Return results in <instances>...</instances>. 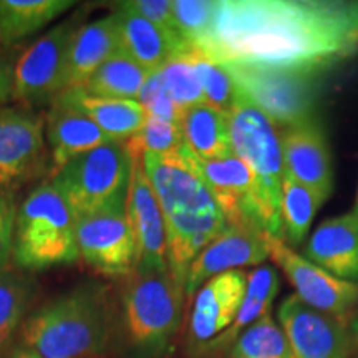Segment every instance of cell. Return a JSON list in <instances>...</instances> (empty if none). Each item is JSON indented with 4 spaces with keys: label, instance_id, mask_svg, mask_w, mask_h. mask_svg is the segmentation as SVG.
I'll use <instances>...</instances> for the list:
<instances>
[{
    "label": "cell",
    "instance_id": "1",
    "mask_svg": "<svg viewBox=\"0 0 358 358\" xmlns=\"http://www.w3.org/2000/svg\"><path fill=\"white\" fill-rule=\"evenodd\" d=\"M198 48L222 64L319 75L358 50V2L224 0Z\"/></svg>",
    "mask_w": 358,
    "mask_h": 358
},
{
    "label": "cell",
    "instance_id": "2",
    "mask_svg": "<svg viewBox=\"0 0 358 358\" xmlns=\"http://www.w3.org/2000/svg\"><path fill=\"white\" fill-rule=\"evenodd\" d=\"M120 310L110 289L85 282L34 310L17 334V347L38 358L108 355L118 340Z\"/></svg>",
    "mask_w": 358,
    "mask_h": 358
},
{
    "label": "cell",
    "instance_id": "3",
    "mask_svg": "<svg viewBox=\"0 0 358 358\" xmlns=\"http://www.w3.org/2000/svg\"><path fill=\"white\" fill-rule=\"evenodd\" d=\"M143 166L166 224L168 267L185 282L191 262L227 227L211 191L181 156L146 155Z\"/></svg>",
    "mask_w": 358,
    "mask_h": 358
},
{
    "label": "cell",
    "instance_id": "4",
    "mask_svg": "<svg viewBox=\"0 0 358 358\" xmlns=\"http://www.w3.org/2000/svg\"><path fill=\"white\" fill-rule=\"evenodd\" d=\"M185 282L171 271H134L120 294L118 338L133 358H156L171 345L182 320Z\"/></svg>",
    "mask_w": 358,
    "mask_h": 358
},
{
    "label": "cell",
    "instance_id": "5",
    "mask_svg": "<svg viewBox=\"0 0 358 358\" xmlns=\"http://www.w3.org/2000/svg\"><path fill=\"white\" fill-rule=\"evenodd\" d=\"M234 155L252 179V206L264 232L284 241L280 219L285 164L280 128L239 93L227 113Z\"/></svg>",
    "mask_w": 358,
    "mask_h": 358
},
{
    "label": "cell",
    "instance_id": "6",
    "mask_svg": "<svg viewBox=\"0 0 358 358\" xmlns=\"http://www.w3.org/2000/svg\"><path fill=\"white\" fill-rule=\"evenodd\" d=\"M77 221L52 182H43L17 208L13 262L22 271L71 264L78 259Z\"/></svg>",
    "mask_w": 358,
    "mask_h": 358
},
{
    "label": "cell",
    "instance_id": "7",
    "mask_svg": "<svg viewBox=\"0 0 358 358\" xmlns=\"http://www.w3.org/2000/svg\"><path fill=\"white\" fill-rule=\"evenodd\" d=\"M131 176L124 143L108 141L52 174V185L69 204L75 221L103 213H122Z\"/></svg>",
    "mask_w": 358,
    "mask_h": 358
},
{
    "label": "cell",
    "instance_id": "8",
    "mask_svg": "<svg viewBox=\"0 0 358 358\" xmlns=\"http://www.w3.org/2000/svg\"><path fill=\"white\" fill-rule=\"evenodd\" d=\"M237 92L280 129L315 118L317 73L226 64Z\"/></svg>",
    "mask_w": 358,
    "mask_h": 358
},
{
    "label": "cell",
    "instance_id": "9",
    "mask_svg": "<svg viewBox=\"0 0 358 358\" xmlns=\"http://www.w3.org/2000/svg\"><path fill=\"white\" fill-rule=\"evenodd\" d=\"M73 19L62 22L17 58L12 98L29 105L53 101L69 88L71 40L77 32Z\"/></svg>",
    "mask_w": 358,
    "mask_h": 358
},
{
    "label": "cell",
    "instance_id": "10",
    "mask_svg": "<svg viewBox=\"0 0 358 358\" xmlns=\"http://www.w3.org/2000/svg\"><path fill=\"white\" fill-rule=\"evenodd\" d=\"M268 257L284 272L295 295L315 310L350 322L358 313V284L342 280L290 249L282 239L264 232Z\"/></svg>",
    "mask_w": 358,
    "mask_h": 358
},
{
    "label": "cell",
    "instance_id": "11",
    "mask_svg": "<svg viewBox=\"0 0 358 358\" xmlns=\"http://www.w3.org/2000/svg\"><path fill=\"white\" fill-rule=\"evenodd\" d=\"M277 315L294 358H348L355 350L350 322L315 310L295 294L280 303Z\"/></svg>",
    "mask_w": 358,
    "mask_h": 358
},
{
    "label": "cell",
    "instance_id": "12",
    "mask_svg": "<svg viewBox=\"0 0 358 358\" xmlns=\"http://www.w3.org/2000/svg\"><path fill=\"white\" fill-rule=\"evenodd\" d=\"M45 116L25 106L0 108V189H10L42 173Z\"/></svg>",
    "mask_w": 358,
    "mask_h": 358
},
{
    "label": "cell",
    "instance_id": "13",
    "mask_svg": "<svg viewBox=\"0 0 358 358\" xmlns=\"http://www.w3.org/2000/svg\"><path fill=\"white\" fill-rule=\"evenodd\" d=\"M78 254L88 266L108 275L136 271L138 252L127 213H103L77 221Z\"/></svg>",
    "mask_w": 358,
    "mask_h": 358
},
{
    "label": "cell",
    "instance_id": "14",
    "mask_svg": "<svg viewBox=\"0 0 358 358\" xmlns=\"http://www.w3.org/2000/svg\"><path fill=\"white\" fill-rule=\"evenodd\" d=\"M124 213L136 241V271H168L166 224L153 186L145 173L143 158H131Z\"/></svg>",
    "mask_w": 358,
    "mask_h": 358
},
{
    "label": "cell",
    "instance_id": "15",
    "mask_svg": "<svg viewBox=\"0 0 358 358\" xmlns=\"http://www.w3.org/2000/svg\"><path fill=\"white\" fill-rule=\"evenodd\" d=\"M267 257L261 227L254 224H227L226 229L201 250L187 268L186 299L194 297L213 277L229 271H241V267L245 266H257Z\"/></svg>",
    "mask_w": 358,
    "mask_h": 358
},
{
    "label": "cell",
    "instance_id": "16",
    "mask_svg": "<svg viewBox=\"0 0 358 358\" xmlns=\"http://www.w3.org/2000/svg\"><path fill=\"white\" fill-rule=\"evenodd\" d=\"M178 155L203 179L227 224H254L261 227L252 206V179L236 155L221 159H201L185 145L179 148Z\"/></svg>",
    "mask_w": 358,
    "mask_h": 358
},
{
    "label": "cell",
    "instance_id": "17",
    "mask_svg": "<svg viewBox=\"0 0 358 358\" xmlns=\"http://www.w3.org/2000/svg\"><path fill=\"white\" fill-rule=\"evenodd\" d=\"M248 280V272L229 271L209 279L196 292L189 319V335L194 345L204 348L234 324Z\"/></svg>",
    "mask_w": 358,
    "mask_h": 358
},
{
    "label": "cell",
    "instance_id": "18",
    "mask_svg": "<svg viewBox=\"0 0 358 358\" xmlns=\"http://www.w3.org/2000/svg\"><path fill=\"white\" fill-rule=\"evenodd\" d=\"M285 173L329 199L334 171L325 131L317 118L280 129Z\"/></svg>",
    "mask_w": 358,
    "mask_h": 358
},
{
    "label": "cell",
    "instance_id": "19",
    "mask_svg": "<svg viewBox=\"0 0 358 358\" xmlns=\"http://www.w3.org/2000/svg\"><path fill=\"white\" fill-rule=\"evenodd\" d=\"M302 256L329 274L358 284V221L352 213L327 219L308 239Z\"/></svg>",
    "mask_w": 358,
    "mask_h": 358
},
{
    "label": "cell",
    "instance_id": "20",
    "mask_svg": "<svg viewBox=\"0 0 358 358\" xmlns=\"http://www.w3.org/2000/svg\"><path fill=\"white\" fill-rule=\"evenodd\" d=\"M45 133L52 150L53 174L71 159L111 141L87 115L58 98L45 116Z\"/></svg>",
    "mask_w": 358,
    "mask_h": 358
},
{
    "label": "cell",
    "instance_id": "21",
    "mask_svg": "<svg viewBox=\"0 0 358 358\" xmlns=\"http://www.w3.org/2000/svg\"><path fill=\"white\" fill-rule=\"evenodd\" d=\"M115 15L118 22L122 52L148 71L161 70L186 47V43L176 35L136 15L122 3H118Z\"/></svg>",
    "mask_w": 358,
    "mask_h": 358
},
{
    "label": "cell",
    "instance_id": "22",
    "mask_svg": "<svg viewBox=\"0 0 358 358\" xmlns=\"http://www.w3.org/2000/svg\"><path fill=\"white\" fill-rule=\"evenodd\" d=\"M57 98L87 115L111 141L129 140L148 120V113L138 100L95 96L83 88H66Z\"/></svg>",
    "mask_w": 358,
    "mask_h": 358
},
{
    "label": "cell",
    "instance_id": "23",
    "mask_svg": "<svg viewBox=\"0 0 358 358\" xmlns=\"http://www.w3.org/2000/svg\"><path fill=\"white\" fill-rule=\"evenodd\" d=\"M122 50L116 15L78 27L71 40L69 88H82L111 55Z\"/></svg>",
    "mask_w": 358,
    "mask_h": 358
},
{
    "label": "cell",
    "instance_id": "24",
    "mask_svg": "<svg viewBox=\"0 0 358 358\" xmlns=\"http://www.w3.org/2000/svg\"><path fill=\"white\" fill-rule=\"evenodd\" d=\"M185 146L201 159H221L234 155L227 113L201 103L182 111L179 120Z\"/></svg>",
    "mask_w": 358,
    "mask_h": 358
},
{
    "label": "cell",
    "instance_id": "25",
    "mask_svg": "<svg viewBox=\"0 0 358 358\" xmlns=\"http://www.w3.org/2000/svg\"><path fill=\"white\" fill-rule=\"evenodd\" d=\"M73 6V0H0V45L38 32Z\"/></svg>",
    "mask_w": 358,
    "mask_h": 358
},
{
    "label": "cell",
    "instance_id": "26",
    "mask_svg": "<svg viewBox=\"0 0 358 358\" xmlns=\"http://www.w3.org/2000/svg\"><path fill=\"white\" fill-rule=\"evenodd\" d=\"M279 275H277L275 268L271 266H262L256 268L252 274H249L243 306H241L234 324L221 337H217L209 345H206V350H226L249 325H252L262 315L271 312L272 302H274L275 295L279 292Z\"/></svg>",
    "mask_w": 358,
    "mask_h": 358
},
{
    "label": "cell",
    "instance_id": "27",
    "mask_svg": "<svg viewBox=\"0 0 358 358\" xmlns=\"http://www.w3.org/2000/svg\"><path fill=\"white\" fill-rule=\"evenodd\" d=\"M153 71L138 65L124 52H116L83 85L85 92L95 96L138 100L143 85Z\"/></svg>",
    "mask_w": 358,
    "mask_h": 358
},
{
    "label": "cell",
    "instance_id": "28",
    "mask_svg": "<svg viewBox=\"0 0 358 358\" xmlns=\"http://www.w3.org/2000/svg\"><path fill=\"white\" fill-rule=\"evenodd\" d=\"M37 284L24 271L6 268L0 272V353L7 350L35 299Z\"/></svg>",
    "mask_w": 358,
    "mask_h": 358
},
{
    "label": "cell",
    "instance_id": "29",
    "mask_svg": "<svg viewBox=\"0 0 358 358\" xmlns=\"http://www.w3.org/2000/svg\"><path fill=\"white\" fill-rule=\"evenodd\" d=\"M325 198L310 187L301 185L299 181L284 174L282 181V201L280 219L284 229V243L290 245H301L310 229V224L315 217Z\"/></svg>",
    "mask_w": 358,
    "mask_h": 358
},
{
    "label": "cell",
    "instance_id": "30",
    "mask_svg": "<svg viewBox=\"0 0 358 358\" xmlns=\"http://www.w3.org/2000/svg\"><path fill=\"white\" fill-rule=\"evenodd\" d=\"M227 358H294L284 330L271 312L249 325L227 348Z\"/></svg>",
    "mask_w": 358,
    "mask_h": 358
},
{
    "label": "cell",
    "instance_id": "31",
    "mask_svg": "<svg viewBox=\"0 0 358 358\" xmlns=\"http://www.w3.org/2000/svg\"><path fill=\"white\" fill-rule=\"evenodd\" d=\"M189 48L192 64H194L201 87H203L204 103L222 111V113H229L239 92H237L236 82L227 65L198 47H191L189 45Z\"/></svg>",
    "mask_w": 358,
    "mask_h": 358
},
{
    "label": "cell",
    "instance_id": "32",
    "mask_svg": "<svg viewBox=\"0 0 358 358\" xmlns=\"http://www.w3.org/2000/svg\"><path fill=\"white\" fill-rule=\"evenodd\" d=\"M164 87L179 110L186 111L192 106L204 103V93L201 87L198 71L194 69L189 45H186L176 57H173L159 70Z\"/></svg>",
    "mask_w": 358,
    "mask_h": 358
},
{
    "label": "cell",
    "instance_id": "33",
    "mask_svg": "<svg viewBox=\"0 0 358 358\" xmlns=\"http://www.w3.org/2000/svg\"><path fill=\"white\" fill-rule=\"evenodd\" d=\"M216 10V0H173L174 29L179 38L191 47H201L211 32Z\"/></svg>",
    "mask_w": 358,
    "mask_h": 358
},
{
    "label": "cell",
    "instance_id": "34",
    "mask_svg": "<svg viewBox=\"0 0 358 358\" xmlns=\"http://www.w3.org/2000/svg\"><path fill=\"white\" fill-rule=\"evenodd\" d=\"M185 145L178 123L161 122L148 116L145 127L124 141L129 158H143L146 155H173Z\"/></svg>",
    "mask_w": 358,
    "mask_h": 358
},
{
    "label": "cell",
    "instance_id": "35",
    "mask_svg": "<svg viewBox=\"0 0 358 358\" xmlns=\"http://www.w3.org/2000/svg\"><path fill=\"white\" fill-rule=\"evenodd\" d=\"M138 101L141 103V106L151 118L168 123H179V120H181V110L174 105L171 96H169L159 70L153 71L148 77L140 92V96H138Z\"/></svg>",
    "mask_w": 358,
    "mask_h": 358
},
{
    "label": "cell",
    "instance_id": "36",
    "mask_svg": "<svg viewBox=\"0 0 358 358\" xmlns=\"http://www.w3.org/2000/svg\"><path fill=\"white\" fill-rule=\"evenodd\" d=\"M17 204L10 189H0V272L8 268L13 256V229H15Z\"/></svg>",
    "mask_w": 358,
    "mask_h": 358
},
{
    "label": "cell",
    "instance_id": "37",
    "mask_svg": "<svg viewBox=\"0 0 358 358\" xmlns=\"http://www.w3.org/2000/svg\"><path fill=\"white\" fill-rule=\"evenodd\" d=\"M123 7L150 20L151 24L168 30L169 34H176L174 29V17H173V0H128V2H120Z\"/></svg>",
    "mask_w": 358,
    "mask_h": 358
},
{
    "label": "cell",
    "instance_id": "38",
    "mask_svg": "<svg viewBox=\"0 0 358 358\" xmlns=\"http://www.w3.org/2000/svg\"><path fill=\"white\" fill-rule=\"evenodd\" d=\"M13 69H15V62L12 60L8 53L0 50V105L12 96Z\"/></svg>",
    "mask_w": 358,
    "mask_h": 358
},
{
    "label": "cell",
    "instance_id": "39",
    "mask_svg": "<svg viewBox=\"0 0 358 358\" xmlns=\"http://www.w3.org/2000/svg\"><path fill=\"white\" fill-rule=\"evenodd\" d=\"M0 358H38V357L34 355V353L24 350V348L12 345V347H8L7 350H3L2 353H0ZM90 358H111V357L110 355H96V357H90Z\"/></svg>",
    "mask_w": 358,
    "mask_h": 358
},
{
    "label": "cell",
    "instance_id": "40",
    "mask_svg": "<svg viewBox=\"0 0 358 358\" xmlns=\"http://www.w3.org/2000/svg\"><path fill=\"white\" fill-rule=\"evenodd\" d=\"M348 327H350V334L353 337V343H355V348H357L358 347V313H357V315H353V319L350 320Z\"/></svg>",
    "mask_w": 358,
    "mask_h": 358
},
{
    "label": "cell",
    "instance_id": "41",
    "mask_svg": "<svg viewBox=\"0 0 358 358\" xmlns=\"http://www.w3.org/2000/svg\"><path fill=\"white\" fill-rule=\"evenodd\" d=\"M350 213H352V216L355 217L357 221H358V192H357V201H355V206H353V209H352Z\"/></svg>",
    "mask_w": 358,
    "mask_h": 358
}]
</instances>
